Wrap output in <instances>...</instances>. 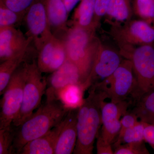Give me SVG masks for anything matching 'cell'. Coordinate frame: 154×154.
<instances>
[{
	"label": "cell",
	"mask_w": 154,
	"mask_h": 154,
	"mask_svg": "<svg viewBox=\"0 0 154 154\" xmlns=\"http://www.w3.org/2000/svg\"><path fill=\"white\" fill-rule=\"evenodd\" d=\"M71 108L58 99L46 100L21 125L15 128L13 154H19L28 142L44 135L59 125Z\"/></svg>",
	"instance_id": "cell-1"
},
{
	"label": "cell",
	"mask_w": 154,
	"mask_h": 154,
	"mask_svg": "<svg viewBox=\"0 0 154 154\" xmlns=\"http://www.w3.org/2000/svg\"><path fill=\"white\" fill-rule=\"evenodd\" d=\"M88 93L78 109L75 154H93L94 142L102 124L101 105L107 97L94 85L90 87Z\"/></svg>",
	"instance_id": "cell-2"
},
{
	"label": "cell",
	"mask_w": 154,
	"mask_h": 154,
	"mask_svg": "<svg viewBox=\"0 0 154 154\" xmlns=\"http://www.w3.org/2000/svg\"><path fill=\"white\" fill-rule=\"evenodd\" d=\"M95 31L72 26L60 38L64 43L68 60L78 67L86 82L101 43L95 35Z\"/></svg>",
	"instance_id": "cell-3"
},
{
	"label": "cell",
	"mask_w": 154,
	"mask_h": 154,
	"mask_svg": "<svg viewBox=\"0 0 154 154\" xmlns=\"http://www.w3.org/2000/svg\"><path fill=\"white\" fill-rule=\"evenodd\" d=\"M122 57L132 63L136 85L131 96L135 102L154 91V43L134 48Z\"/></svg>",
	"instance_id": "cell-4"
},
{
	"label": "cell",
	"mask_w": 154,
	"mask_h": 154,
	"mask_svg": "<svg viewBox=\"0 0 154 154\" xmlns=\"http://www.w3.org/2000/svg\"><path fill=\"white\" fill-rule=\"evenodd\" d=\"M42 73L35 61L27 63L23 101L20 111L12 123L14 127L21 125L40 105L47 86V81L42 77Z\"/></svg>",
	"instance_id": "cell-5"
},
{
	"label": "cell",
	"mask_w": 154,
	"mask_h": 154,
	"mask_svg": "<svg viewBox=\"0 0 154 154\" xmlns=\"http://www.w3.org/2000/svg\"><path fill=\"white\" fill-rule=\"evenodd\" d=\"M111 35L124 54L133 48L154 43V25L143 19L130 20L118 26H113Z\"/></svg>",
	"instance_id": "cell-6"
},
{
	"label": "cell",
	"mask_w": 154,
	"mask_h": 154,
	"mask_svg": "<svg viewBox=\"0 0 154 154\" xmlns=\"http://www.w3.org/2000/svg\"><path fill=\"white\" fill-rule=\"evenodd\" d=\"M135 85L132 63L125 59L111 75L93 85L103 92L111 102L119 103L131 96Z\"/></svg>",
	"instance_id": "cell-7"
},
{
	"label": "cell",
	"mask_w": 154,
	"mask_h": 154,
	"mask_svg": "<svg viewBox=\"0 0 154 154\" xmlns=\"http://www.w3.org/2000/svg\"><path fill=\"white\" fill-rule=\"evenodd\" d=\"M27 63L21 65L11 77L1 102L0 129L12 126L19 113L23 99Z\"/></svg>",
	"instance_id": "cell-8"
},
{
	"label": "cell",
	"mask_w": 154,
	"mask_h": 154,
	"mask_svg": "<svg viewBox=\"0 0 154 154\" xmlns=\"http://www.w3.org/2000/svg\"><path fill=\"white\" fill-rule=\"evenodd\" d=\"M28 29V37L33 39L36 49L54 34L48 18L45 0H36L24 17Z\"/></svg>",
	"instance_id": "cell-9"
},
{
	"label": "cell",
	"mask_w": 154,
	"mask_h": 154,
	"mask_svg": "<svg viewBox=\"0 0 154 154\" xmlns=\"http://www.w3.org/2000/svg\"><path fill=\"white\" fill-rule=\"evenodd\" d=\"M86 83V80L79 69L75 64L67 60L60 68L52 73L48 80V87L45 91L46 100L58 99L59 92L69 85H85L87 89Z\"/></svg>",
	"instance_id": "cell-10"
},
{
	"label": "cell",
	"mask_w": 154,
	"mask_h": 154,
	"mask_svg": "<svg viewBox=\"0 0 154 154\" xmlns=\"http://www.w3.org/2000/svg\"><path fill=\"white\" fill-rule=\"evenodd\" d=\"M120 52L100 43L96 52L92 71L87 81L89 88L98 79L105 80L111 75L123 61Z\"/></svg>",
	"instance_id": "cell-11"
},
{
	"label": "cell",
	"mask_w": 154,
	"mask_h": 154,
	"mask_svg": "<svg viewBox=\"0 0 154 154\" xmlns=\"http://www.w3.org/2000/svg\"><path fill=\"white\" fill-rule=\"evenodd\" d=\"M32 42L31 37H25L14 26L0 28L1 63L28 49Z\"/></svg>",
	"instance_id": "cell-12"
},
{
	"label": "cell",
	"mask_w": 154,
	"mask_h": 154,
	"mask_svg": "<svg viewBox=\"0 0 154 154\" xmlns=\"http://www.w3.org/2000/svg\"><path fill=\"white\" fill-rule=\"evenodd\" d=\"M78 108H71L61 122L56 143L54 154H71L76 144Z\"/></svg>",
	"instance_id": "cell-13"
},
{
	"label": "cell",
	"mask_w": 154,
	"mask_h": 154,
	"mask_svg": "<svg viewBox=\"0 0 154 154\" xmlns=\"http://www.w3.org/2000/svg\"><path fill=\"white\" fill-rule=\"evenodd\" d=\"M45 8L51 28L54 35L63 37L68 28L67 26L69 13L62 0H45Z\"/></svg>",
	"instance_id": "cell-14"
},
{
	"label": "cell",
	"mask_w": 154,
	"mask_h": 154,
	"mask_svg": "<svg viewBox=\"0 0 154 154\" xmlns=\"http://www.w3.org/2000/svg\"><path fill=\"white\" fill-rule=\"evenodd\" d=\"M62 122L44 135L28 142L23 147L19 154H54Z\"/></svg>",
	"instance_id": "cell-15"
},
{
	"label": "cell",
	"mask_w": 154,
	"mask_h": 154,
	"mask_svg": "<svg viewBox=\"0 0 154 154\" xmlns=\"http://www.w3.org/2000/svg\"><path fill=\"white\" fill-rule=\"evenodd\" d=\"M58 38L54 35L37 50L38 53L36 63L42 73L54 72L57 59Z\"/></svg>",
	"instance_id": "cell-16"
},
{
	"label": "cell",
	"mask_w": 154,
	"mask_h": 154,
	"mask_svg": "<svg viewBox=\"0 0 154 154\" xmlns=\"http://www.w3.org/2000/svg\"><path fill=\"white\" fill-rule=\"evenodd\" d=\"M72 19V26L88 30H96L94 23L95 0H81Z\"/></svg>",
	"instance_id": "cell-17"
},
{
	"label": "cell",
	"mask_w": 154,
	"mask_h": 154,
	"mask_svg": "<svg viewBox=\"0 0 154 154\" xmlns=\"http://www.w3.org/2000/svg\"><path fill=\"white\" fill-rule=\"evenodd\" d=\"M106 19L113 26L122 25L131 20L132 11L128 0H110Z\"/></svg>",
	"instance_id": "cell-18"
},
{
	"label": "cell",
	"mask_w": 154,
	"mask_h": 154,
	"mask_svg": "<svg viewBox=\"0 0 154 154\" xmlns=\"http://www.w3.org/2000/svg\"><path fill=\"white\" fill-rule=\"evenodd\" d=\"M28 49L1 63L0 65V95H3L11 77L26 60Z\"/></svg>",
	"instance_id": "cell-19"
},
{
	"label": "cell",
	"mask_w": 154,
	"mask_h": 154,
	"mask_svg": "<svg viewBox=\"0 0 154 154\" xmlns=\"http://www.w3.org/2000/svg\"><path fill=\"white\" fill-rule=\"evenodd\" d=\"M135 103L131 111L140 121L154 125V91L145 94Z\"/></svg>",
	"instance_id": "cell-20"
},
{
	"label": "cell",
	"mask_w": 154,
	"mask_h": 154,
	"mask_svg": "<svg viewBox=\"0 0 154 154\" xmlns=\"http://www.w3.org/2000/svg\"><path fill=\"white\" fill-rule=\"evenodd\" d=\"M85 85H69L59 92L57 99L69 108H78L82 104Z\"/></svg>",
	"instance_id": "cell-21"
},
{
	"label": "cell",
	"mask_w": 154,
	"mask_h": 154,
	"mask_svg": "<svg viewBox=\"0 0 154 154\" xmlns=\"http://www.w3.org/2000/svg\"><path fill=\"white\" fill-rule=\"evenodd\" d=\"M130 104L127 100L119 103L103 101L101 105L102 124L120 120L127 112Z\"/></svg>",
	"instance_id": "cell-22"
},
{
	"label": "cell",
	"mask_w": 154,
	"mask_h": 154,
	"mask_svg": "<svg viewBox=\"0 0 154 154\" xmlns=\"http://www.w3.org/2000/svg\"><path fill=\"white\" fill-rule=\"evenodd\" d=\"M147 123L139 121L134 126L127 130L120 139L113 143L114 148L122 144L145 141L144 131Z\"/></svg>",
	"instance_id": "cell-23"
},
{
	"label": "cell",
	"mask_w": 154,
	"mask_h": 154,
	"mask_svg": "<svg viewBox=\"0 0 154 154\" xmlns=\"http://www.w3.org/2000/svg\"><path fill=\"white\" fill-rule=\"evenodd\" d=\"M135 12L140 19L152 24L154 21V0H137Z\"/></svg>",
	"instance_id": "cell-24"
},
{
	"label": "cell",
	"mask_w": 154,
	"mask_h": 154,
	"mask_svg": "<svg viewBox=\"0 0 154 154\" xmlns=\"http://www.w3.org/2000/svg\"><path fill=\"white\" fill-rule=\"evenodd\" d=\"M14 127L0 129V154H11L16 130Z\"/></svg>",
	"instance_id": "cell-25"
},
{
	"label": "cell",
	"mask_w": 154,
	"mask_h": 154,
	"mask_svg": "<svg viewBox=\"0 0 154 154\" xmlns=\"http://www.w3.org/2000/svg\"><path fill=\"white\" fill-rule=\"evenodd\" d=\"M24 18L23 16L0 3V28L14 26Z\"/></svg>",
	"instance_id": "cell-26"
},
{
	"label": "cell",
	"mask_w": 154,
	"mask_h": 154,
	"mask_svg": "<svg viewBox=\"0 0 154 154\" xmlns=\"http://www.w3.org/2000/svg\"><path fill=\"white\" fill-rule=\"evenodd\" d=\"M144 141L122 144L114 148V154H148Z\"/></svg>",
	"instance_id": "cell-27"
},
{
	"label": "cell",
	"mask_w": 154,
	"mask_h": 154,
	"mask_svg": "<svg viewBox=\"0 0 154 154\" xmlns=\"http://www.w3.org/2000/svg\"><path fill=\"white\" fill-rule=\"evenodd\" d=\"M36 0H0L6 7L25 17L29 8Z\"/></svg>",
	"instance_id": "cell-28"
},
{
	"label": "cell",
	"mask_w": 154,
	"mask_h": 154,
	"mask_svg": "<svg viewBox=\"0 0 154 154\" xmlns=\"http://www.w3.org/2000/svg\"><path fill=\"white\" fill-rule=\"evenodd\" d=\"M138 119L137 116L132 111L129 112L127 111L121 119V128L118 137L114 142L120 139L122 135L127 130L137 123L139 121Z\"/></svg>",
	"instance_id": "cell-29"
},
{
	"label": "cell",
	"mask_w": 154,
	"mask_h": 154,
	"mask_svg": "<svg viewBox=\"0 0 154 154\" xmlns=\"http://www.w3.org/2000/svg\"><path fill=\"white\" fill-rule=\"evenodd\" d=\"M110 0H95L94 23L96 28L102 17H105Z\"/></svg>",
	"instance_id": "cell-30"
},
{
	"label": "cell",
	"mask_w": 154,
	"mask_h": 154,
	"mask_svg": "<svg viewBox=\"0 0 154 154\" xmlns=\"http://www.w3.org/2000/svg\"><path fill=\"white\" fill-rule=\"evenodd\" d=\"M96 149L98 154H113L114 151L112 149V145L105 142L98 134L97 137Z\"/></svg>",
	"instance_id": "cell-31"
},
{
	"label": "cell",
	"mask_w": 154,
	"mask_h": 154,
	"mask_svg": "<svg viewBox=\"0 0 154 154\" xmlns=\"http://www.w3.org/2000/svg\"><path fill=\"white\" fill-rule=\"evenodd\" d=\"M144 140L154 150V125L147 123L144 131Z\"/></svg>",
	"instance_id": "cell-32"
},
{
	"label": "cell",
	"mask_w": 154,
	"mask_h": 154,
	"mask_svg": "<svg viewBox=\"0 0 154 154\" xmlns=\"http://www.w3.org/2000/svg\"><path fill=\"white\" fill-rule=\"evenodd\" d=\"M62 1L65 5L69 14L80 0H62Z\"/></svg>",
	"instance_id": "cell-33"
},
{
	"label": "cell",
	"mask_w": 154,
	"mask_h": 154,
	"mask_svg": "<svg viewBox=\"0 0 154 154\" xmlns=\"http://www.w3.org/2000/svg\"><path fill=\"white\" fill-rule=\"evenodd\" d=\"M152 24L153 25H154V21H153V22L152 23Z\"/></svg>",
	"instance_id": "cell-34"
}]
</instances>
